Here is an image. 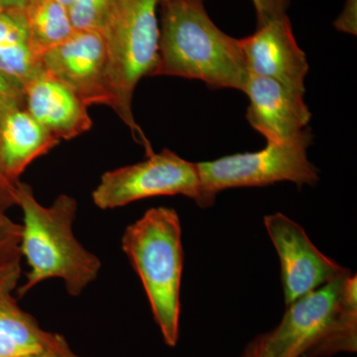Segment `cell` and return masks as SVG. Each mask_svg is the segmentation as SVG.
<instances>
[{
  "label": "cell",
  "mask_w": 357,
  "mask_h": 357,
  "mask_svg": "<svg viewBox=\"0 0 357 357\" xmlns=\"http://www.w3.org/2000/svg\"><path fill=\"white\" fill-rule=\"evenodd\" d=\"M16 199L23 213L20 252L29 266L26 281L17 287L18 297L50 279H60L70 297H79L98 279L102 261L75 236L76 199L60 195L45 206L32 188L20 181L16 183Z\"/></svg>",
  "instance_id": "1"
},
{
  "label": "cell",
  "mask_w": 357,
  "mask_h": 357,
  "mask_svg": "<svg viewBox=\"0 0 357 357\" xmlns=\"http://www.w3.org/2000/svg\"><path fill=\"white\" fill-rule=\"evenodd\" d=\"M159 62L153 76L199 79L243 91L249 79L239 40L211 20L204 0H162Z\"/></svg>",
  "instance_id": "2"
},
{
  "label": "cell",
  "mask_w": 357,
  "mask_h": 357,
  "mask_svg": "<svg viewBox=\"0 0 357 357\" xmlns=\"http://www.w3.org/2000/svg\"><path fill=\"white\" fill-rule=\"evenodd\" d=\"M121 248L142 282L164 342L168 347H176L180 337L184 265L177 211L166 206L150 208L124 230Z\"/></svg>",
  "instance_id": "3"
},
{
  "label": "cell",
  "mask_w": 357,
  "mask_h": 357,
  "mask_svg": "<svg viewBox=\"0 0 357 357\" xmlns=\"http://www.w3.org/2000/svg\"><path fill=\"white\" fill-rule=\"evenodd\" d=\"M159 0H119L102 29L107 46V81L112 105L134 139L153 152L132 114L134 89L153 76L159 62Z\"/></svg>",
  "instance_id": "4"
},
{
  "label": "cell",
  "mask_w": 357,
  "mask_h": 357,
  "mask_svg": "<svg viewBox=\"0 0 357 357\" xmlns=\"http://www.w3.org/2000/svg\"><path fill=\"white\" fill-rule=\"evenodd\" d=\"M312 135L307 129L297 139L267 143L264 149L197 163L201 180L202 206L215 203L218 192L232 188L264 187L281 182L314 185L318 170L307 159Z\"/></svg>",
  "instance_id": "5"
},
{
  "label": "cell",
  "mask_w": 357,
  "mask_h": 357,
  "mask_svg": "<svg viewBox=\"0 0 357 357\" xmlns=\"http://www.w3.org/2000/svg\"><path fill=\"white\" fill-rule=\"evenodd\" d=\"M181 196L202 206L201 180L197 163L169 149L147 155L144 161L103 174L93 192L100 210H114L140 199Z\"/></svg>",
  "instance_id": "6"
},
{
  "label": "cell",
  "mask_w": 357,
  "mask_h": 357,
  "mask_svg": "<svg viewBox=\"0 0 357 357\" xmlns=\"http://www.w3.org/2000/svg\"><path fill=\"white\" fill-rule=\"evenodd\" d=\"M264 225L280 259L286 306L349 271L323 255L304 229L283 213L266 215Z\"/></svg>",
  "instance_id": "7"
},
{
  "label": "cell",
  "mask_w": 357,
  "mask_h": 357,
  "mask_svg": "<svg viewBox=\"0 0 357 357\" xmlns=\"http://www.w3.org/2000/svg\"><path fill=\"white\" fill-rule=\"evenodd\" d=\"M351 271L287 305L280 324L266 333L277 357H303L337 319Z\"/></svg>",
  "instance_id": "8"
},
{
  "label": "cell",
  "mask_w": 357,
  "mask_h": 357,
  "mask_svg": "<svg viewBox=\"0 0 357 357\" xmlns=\"http://www.w3.org/2000/svg\"><path fill=\"white\" fill-rule=\"evenodd\" d=\"M41 65L88 107L112 105L107 81V46L102 32L75 31L44 54Z\"/></svg>",
  "instance_id": "9"
},
{
  "label": "cell",
  "mask_w": 357,
  "mask_h": 357,
  "mask_svg": "<svg viewBox=\"0 0 357 357\" xmlns=\"http://www.w3.org/2000/svg\"><path fill=\"white\" fill-rule=\"evenodd\" d=\"M249 75L274 79L305 95L309 72L307 56L298 46L287 15L257 26L246 38L238 39Z\"/></svg>",
  "instance_id": "10"
},
{
  "label": "cell",
  "mask_w": 357,
  "mask_h": 357,
  "mask_svg": "<svg viewBox=\"0 0 357 357\" xmlns=\"http://www.w3.org/2000/svg\"><path fill=\"white\" fill-rule=\"evenodd\" d=\"M243 93L249 100L248 121L267 143L290 142L307 130L311 112L302 93L253 75H249Z\"/></svg>",
  "instance_id": "11"
},
{
  "label": "cell",
  "mask_w": 357,
  "mask_h": 357,
  "mask_svg": "<svg viewBox=\"0 0 357 357\" xmlns=\"http://www.w3.org/2000/svg\"><path fill=\"white\" fill-rule=\"evenodd\" d=\"M25 109L59 139L70 140L93 126L88 105L43 68L25 83Z\"/></svg>",
  "instance_id": "12"
},
{
  "label": "cell",
  "mask_w": 357,
  "mask_h": 357,
  "mask_svg": "<svg viewBox=\"0 0 357 357\" xmlns=\"http://www.w3.org/2000/svg\"><path fill=\"white\" fill-rule=\"evenodd\" d=\"M60 139L26 109L14 110L0 121V170L13 182L27 167L57 146Z\"/></svg>",
  "instance_id": "13"
},
{
  "label": "cell",
  "mask_w": 357,
  "mask_h": 357,
  "mask_svg": "<svg viewBox=\"0 0 357 357\" xmlns=\"http://www.w3.org/2000/svg\"><path fill=\"white\" fill-rule=\"evenodd\" d=\"M54 333L18 305L13 294L0 296V357H22L41 351Z\"/></svg>",
  "instance_id": "14"
},
{
  "label": "cell",
  "mask_w": 357,
  "mask_h": 357,
  "mask_svg": "<svg viewBox=\"0 0 357 357\" xmlns=\"http://www.w3.org/2000/svg\"><path fill=\"white\" fill-rule=\"evenodd\" d=\"M41 69L32 52L22 9H0V70L25 84Z\"/></svg>",
  "instance_id": "15"
},
{
  "label": "cell",
  "mask_w": 357,
  "mask_h": 357,
  "mask_svg": "<svg viewBox=\"0 0 357 357\" xmlns=\"http://www.w3.org/2000/svg\"><path fill=\"white\" fill-rule=\"evenodd\" d=\"M22 10L33 54L40 62L44 54L75 32L68 7L56 0H30Z\"/></svg>",
  "instance_id": "16"
},
{
  "label": "cell",
  "mask_w": 357,
  "mask_h": 357,
  "mask_svg": "<svg viewBox=\"0 0 357 357\" xmlns=\"http://www.w3.org/2000/svg\"><path fill=\"white\" fill-rule=\"evenodd\" d=\"M357 279L351 274L345 282L344 302L328 332L303 357H328L357 349Z\"/></svg>",
  "instance_id": "17"
},
{
  "label": "cell",
  "mask_w": 357,
  "mask_h": 357,
  "mask_svg": "<svg viewBox=\"0 0 357 357\" xmlns=\"http://www.w3.org/2000/svg\"><path fill=\"white\" fill-rule=\"evenodd\" d=\"M119 0H72L68 10L75 31H100L105 28Z\"/></svg>",
  "instance_id": "18"
},
{
  "label": "cell",
  "mask_w": 357,
  "mask_h": 357,
  "mask_svg": "<svg viewBox=\"0 0 357 357\" xmlns=\"http://www.w3.org/2000/svg\"><path fill=\"white\" fill-rule=\"evenodd\" d=\"M25 84L0 70V121L14 110L25 109Z\"/></svg>",
  "instance_id": "19"
},
{
  "label": "cell",
  "mask_w": 357,
  "mask_h": 357,
  "mask_svg": "<svg viewBox=\"0 0 357 357\" xmlns=\"http://www.w3.org/2000/svg\"><path fill=\"white\" fill-rule=\"evenodd\" d=\"M20 223L13 222L7 215H0V263L21 260Z\"/></svg>",
  "instance_id": "20"
},
{
  "label": "cell",
  "mask_w": 357,
  "mask_h": 357,
  "mask_svg": "<svg viewBox=\"0 0 357 357\" xmlns=\"http://www.w3.org/2000/svg\"><path fill=\"white\" fill-rule=\"evenodd\" d=\"M161 1L159 0V3ZM252 2L257 15V26H259L286 15V9L290 0H252Z\"/></svg>",
  "instance_id": "21"
},
{
  "label": "cell",
  "mask_w": 357,
  "mask_h": 357,
  "mask_svg": "<svg viewBox=\"0 0 357 357\" xmlns=\"http://www.w3.org/2000/svg\"><path fill=\"white\" fill-rule=\"evenodd\" d=\"M22 357H86L77 354L70 349L69 342L60 333H53L50 342L41 351Z\"/></svg>",
  "instance_id": "22"
},
{
  "label": "cell",
  "mask_w": 357,
  "mask_h": 357,
  "mask_svg": "<svg viewBox=\"0 0 357 357\" xmlns=\"http://www.w3.org/2000/svg\"><path fill=\"white\" fill-rule=\"evenodd\" d=\"M21 276V260L0 263V296L13 294L18 287Z\"/></svg>",
  "instance_id": "23"
},
{
  "label": "cell",
  "mask_w": 357,
  "mask_h": 357,
  "mask_svg": "<svg viewBox=\"0 0 357 357\" xmlns=\"http://www.w3.org/2000/svg\"><path fill=\"white\" fill-rule=\"evenodd\" d=\"M16 183L7 178L0 170V215H6L11 208L17 206Z\"/></svg>",
  "instance_id": "24"
},
{
  "label": "cell",
  "mask_w": 357,
  "mask_h": 357,
  "mask_svg": "<svg viewBox=\"0 0 357 357\" xmlns=\"http://www.w3.org/2000/svg\"><path fill=\"white\" fill-rule=\"evenodd\" d=\"M241 357H277L274 351L270 347L268 342L266 333L258 335L255 340H251L248 347L244 349Z\"/></svg>",
  "instance_id": "25"
},
{
  "label": "cell",
  "mask_w": 357,
  "mask_h": 357,
  "mask_svg": "<svg viewBox=\"0 0 357 357\" xmlns=\"http://www.w3.org/2000/svg\"><path fill=\"white\" fill-rule=\"evenodd\" d=\"M30 0H0V9H23Z\"/></svg>",
  "instance_id": "26"
},
{
  "label": "cell",
  "mask_w": 357,
  "mask_h": 357,
  "mask_svg": "<svg viewBox=\"0 0 357 357\" xmlns=\"http://www.w3.org/2000/svg\"><path fill=\"white\" fill-rule=\"evenodd\" d=\"M56 1L60 2V3H62L66 7H69L72 0H56Z\"/></svg>",
  "instance_id": "27"
}]
</instances>
